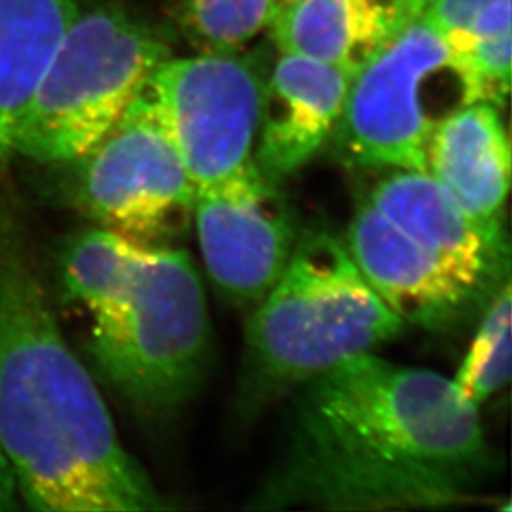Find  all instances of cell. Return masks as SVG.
<instances>
[{"label": "cell", "mask_w": 512, "mask_h": 512, "mask_svg": "<svg viewBox=\"0 0 512 512\" xmlns=\"http://www.w3.org/2000/svg\"><path fill=\"white\" fill-rule=\"evenodd\" d=\"M478 408L451 378L363 353L292 393L281 448L247 509H435L493 471Z\"/></svg>", "instance_id": "6da1fadb"}, {"label": "cell", "mask_w": 512, "mask_h": 512, "mask_svg": "<svg viewBox=\"0 0 512 512\" xmlns=\"http://www.w3.org/2000/svg\"><path fill=\"white\" fill-rule=\"evenodd\" d=\"M0 450L37 511H158L97 385L58 327L19 209L0 199Z\"/></svg>", "instance_id": "7a4b0ae2"}, {"label": "cell", "mask_w": 512, "mask_h": 512, "mask_svg": "<svg viewBox=\"0 0 512 512\" xmlns=\"http://www.w3.org/2000/svg\"><path fill=\"white\" fill-rule=\"evenodd\" d=\"M57 264L68 299L92 315L88 350L108 387L145 420L178 415L213 357L204 285L188 252L90 228L63 244Z\"/></svg>", "instance_id": "3957f363"}, {"label": "cell", "mask_w": 512, "mask_h": 512, "mask_svg": "<svg viewBox=\"0 0 512 512\" xmlns=\"http://www.w3.org/2000/svg\"><path fill=\"white\" fill-rule=\"evenodd\" d=\"M405 327L342 239L324 229L300 232L279 281L251 310L237 413L256 418L322 373L397 339Z\"/></svg>", "instance_id": "277c9868"}, {"label": "cell", "mask_w": 512, "mask_h": 512, "mask_svg": "<svg viewBox=\"0 0 512 512\" xmlns=\"http://www.w3.org/2000/svg\"><path fill=\"white\" fill-rule=\"evenodd\" d=\"M471 103L461 55L420 15L353 68L332 133L337 155L358 170L426 171L436 125Z\"/></svg>", "instance_id": "5b68a950"}, {"label": "cell", "mask_w": 512, "mask_h": 512, "mask_svg": "<svg viewBox=\"0 0 512 512\" xmlns=\"http://www.w3.org/2000/svg\"><path fill=\"white\" fill-rule=\"evenodd\" d=\"M170 49L116 9L83 10L58 44L15 141V155L70 163L90 150Z\"/></svg>", "instance_id": "8992f818"}, {"label": "cell", "mask_w": 512, "mask_h": 512, "mask_svg": "<svg viewBox=\"0 0 512 512\" xmlns=\"http://www.w3.org/2000/svg\"><path fill=\"white\" fill-rule=\"evenodd\" d=\"M72 161L68 199L97 228L158 246L193 216L196 186L145 87Z\"/></svg>", "instance_id": "52a82bcc"}, {"label": "cell", "mask_w": 512, "mask_h": 512, "mask_svg": "<svg viewBox=\"0 0 512 512\" xmlns=\"http://www.w3.org/2000/svg\"><path fill=\"white\" fill-rule=\"evenodd\" d=\"M267 77L259 52H206L168 58L146 82L196 188L254 163Z\"/></svg>", "instance_id": "ba28073f"}, {"label": "cell", "mask_w": 512, "mask_h": 512, "mask_svg": "<svg viewBox=\"0 0 512 512\" xmlns=\"http://www.w3.org/2000/svg\"><path fill=\"white\" fill-rule=\"evenodd\" d=\"M193 216L214 289L239 309H254L279 281L299 239V223L279 184L251 163L196 188Z\"/></svg>", "instance_id": "9c48e42d"}, {"label": "cell", "mask_w": 512, "mask_h": 512, "mask_svg": "<svg viewBox=\"0 0 512 512\" xmlns=\"http://www.w3.org/2000/svg\"><path fill=\"white\" fill-rule=\"evenodd\" d=\"M343 242L365 281L405 324L445 329L486 294L403 234L365 198L358 201Z\"/></svg>", "instance_id": "30bf717a"}, {"label": "cell", "mask_w": 512, "mask_h": 512, "mask_svg": "<svg viewBox=\"0 0 512 512\" xmlns=\"http://www.w3.org/2000/svg\"><path fill=\"white\" fill-rule=\"evenodd\" d=\"M368 203L416 244L450 264L479 289L503 284L508 244L479 228L428 171L390 170L373 184Z\"/></svg>", "instance_id": "8fae6325"}, {"label": "cell", "mask_w": 512, "mask_h": 512, "mask_svg": "<svg viewBox=\"0 0 512 512\" xmlns=\"http://www.w3.org/2000/svg\"><path fill=\"white\" fill-rule=\"evenodd\" d=\"M352 72L299 55L282 54L267 77L254 163L281 184L307 165L334 133Z\"/></svg>", "instance_id": "7c38bea8"}, {"label": "cell", "mask_w": 512, "mask_h": 512, "mask_svg": "<svg viewBox=\"0 0 512 512\" xmlns=\"http://www.w3.org/2000/svg\"><path fill=\"white\" fill-rule=\"evenodd\" d=\"M426 171L479 228L504 234L511 146L498 107L471 103L441 120L430 138Z\"/></svg>", "instance_id": "4fadbf2b"}, {"label": "cell", "mask_w": 512, "mask_h": 512, "mask_svg": "<svg viewBox=\"0 0 512 512\" xmlns=\"http://www.w3.org/2000/svg\"><path fill=\"white\" fill-rule=\"evenodd\" d=\"M82 0H0V168Z\"/></svg>", "instance_id": "5bb4252c"}, {"label": "cell", "mask_w": 512, "mask_h": 512, "mask_svg": "<svg viewBox=\"0 0 512 512\" xmlns=\"http://www.w3.org/2000/svg\"><path fill=\"white\" fill-rule=\"evenodd\" d=\"M269 29L282 54L350 72L395 34L387 20L353 0H279Z\"/></svg>", "instance_id": "9a60e30c"}, {"label": "cell", "mask_w": 512, "mask_h": 512, "mask_svg": "<svg viewBox=\"0 0 512 512\" xmlns=\"http://www.w3.org/2000/svg\"><path fill=\"white\" fill-rule=\"evenodd\" d=\"M511 281L494 292L473 343L451 382L469 405L484 401L508 385L511 377Z\"/></svg>", "instance_id": "2e32d148"}, {"label": "cell", "mask_w": 512, "mask_h": 512, "mask_svg": "<svg viewBox=\"0 0 512 512\" xmlns=\"http://www.w3.org/2000/svg\"><path fill=\"white\" fill-rule=\"evenodd\" d=\"M279 0H183L184 24L208 52H237L271 24Z\"/></svg>", "instance_id": "e0dca14e"}, {"label": "cell", "mask_w": 512, "mask_h": 512, "mask_svg": "<svg viewBox=\"0 0 512 512\" xmlns=\"http://www.w3.org/2000/svg\"><path fill=\"white\" fill-rule=\"evenodd\" d=\"M421 17L463 52L476 40L511 30V0H430Z\"/></svg>", "instance_id": "ac0fdd59"}, {"label": "cell", "mask_w": 512, "mask_h": 512, "mask_svg": "<svg viewBox=\"0 0 512 512\" xmlns=\"http://www.w3.org/2000/svg\"><path fill=\"white\" fill-rule=\"evenodd\" d=\"M511 30L476 40L458 52L473 85L476 103L499 107L506 102L511 85Z\"/></svg>", "instance_id": "d6986e66"}, {"label": "cell", "mask_w": 512, "mask_h": 512, "mask_svg": "<svg viewBox=\"0 0 512 512\" xmlns=\"http://www.w3.org/2000/svg\"><path fill=\"white\" fill-rule=\"evenodd\" d=\"M353 2L387 20L393 32H398L401 27L411 22L403 7V0H353Z\"/></svg>", "instance_id": "ffe728a7"}, {"label": "cell", "mask_w": 512, "mask_h": 512, "mask_svg": "<svg viewBox=\"0 0 512 512\" xmlns=\"http://www.w3.org/2000/svg\"><path fill=\"white\" fill-rule=\"evenodd\" d=\"M19 489L15 484L14 474L9 461L0 450V511H15L20 508Z\"/></svg>", "instance_id": "44dd1931"}, {"label": "cell", "mask_w": 512, "mask_h": 512, "mask_svg": "<svg viewBox=\"0 0 512 512\" xmlns=\"http://www.w3.org/2000/svg\"><path fill=\"white\" fill-rule=\"evenodd\" d=\"M428 2H430V0H403V7H405L408 19H418V17L423 14V10L426 9Z\"/></svg>", "instance_id": "7402d4cb"}]
</instances>
